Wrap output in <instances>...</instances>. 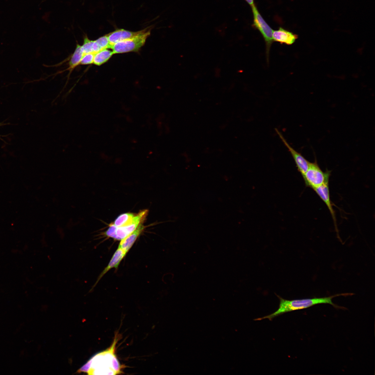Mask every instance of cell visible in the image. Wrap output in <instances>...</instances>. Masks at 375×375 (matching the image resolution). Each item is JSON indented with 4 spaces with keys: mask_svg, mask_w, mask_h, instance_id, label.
Wrapping results in <instances>:
<instances>
[{
    "mask_svg": "<svg viewBox=\"0 0 375 375\" xmlns=\"http://www.w3.org/2000/svg\"><path fill=\"white\" fill-rule=\"evenodd\" d=\"M279 64L280 61L265 63L247 58H238L214 70L219 87L222 92L233 85L265 75Z\"/></svg>",
    "mask_w": 375,
    "mask_h": 375,
    "instance_id": "7a4b0ae2",
    "label": "cell"
},
{
    "mask_svg": "<svg viewBox=\"0 0 375 375\" xmlns=\"http://www.w3.org/2000/svg\"><path fill=\"white\" fill-rule=\"evenodd\" d=\"M189 107L177 106L167 110L160 128L176 129L186 127Z\"/></svg>",
    "mask_w": 375,
    "mask_h": 375,
    "instance_id": "52a82bcc",
    "label": "cell"
},
{
    "mask_svg": "<svg viewBox=\"0 0 375 375\" xmlns=\"http://www.w3.org/2000/svg\"><path fill=\"white\" fill-rule=\"evenodd\" d=\"M302 56H292L272 71L260 77L231 86L222 92L227 108L273 103L288 90L301 69Z\"/></svg>",
    "mask_w": 375,
    "mask_h": 375,
    "instance_id": "6da1fadb",
    "label": "cell"
},
{
    "mask_svg": "<svg viewBox=\"0 0 375 375\" xmlns=\"http://www.w3.org/2000/svg\"><path fill=\"white\" fill-rule=\"evenodd\" d=\"M187 82L177 78L173 72L169 74L167 87L162 91V99L167 109L177 106H187L185 101Z\"/></svg>",
    "mask_w": 375,
    "mask_h": 375,
    "instance_id": "8992f818",
    "label": "cell"
},
{
    "mask_svg": "<svg viewBox=\"0 0 375 375\" xmlns=\"http://www.w3.org/2000/svg\"><path fill=\"white\" fill-rule=\"evenodd\" d=\"M227 108L225 101L211 97L189 108L186 127L200 131L212 124Z\"/></svg>",
    "mask_w": 375,
    "mask_h": 375,
    "instance_id": "3957f363",
    "label": "cell"
},
{
    "mask_svg": "<svg viewBox=\"0 0 375 375\" xmlns=\"http://www.w3.org/2000/svg\"><path fill=\"white\" fill-rule=\"evenodd\" d=\"M167 110L162 91L155 88L139 122L140 135L145 137L159 128Z\"/></svg>",
    "mask_w": 375,
    "mask_h": 375,
    "instance_id": "5b68a950",
    "label": "cell"
},
{
    "mask_svg": "<svg viewBox=\"0 0 375 375\" xmlns=\"http://www.w3.org/2000/svg\"><path fill=\"white\" fill-rule=\"evenodd\" d=\"M221 94L214 69L202 73L187 82L185 101L189 108L204 99L221 97Z\"/></svg>",
    "mask_w": 375,
    "mask_h": 375,
    "instance_id": "277c9868",
    "label": "cell"
}]
</instances>
